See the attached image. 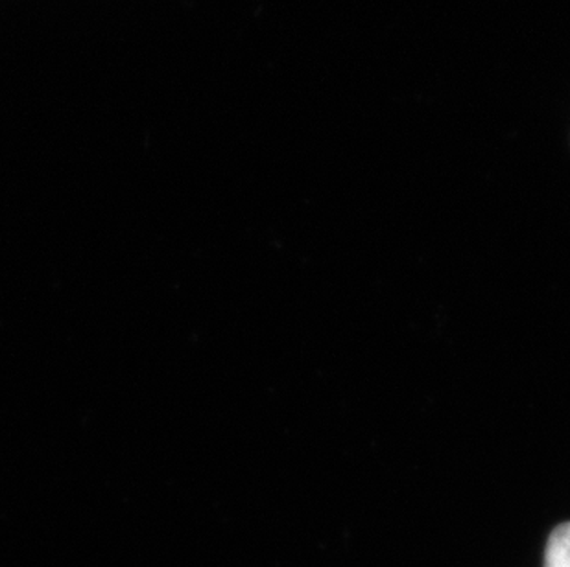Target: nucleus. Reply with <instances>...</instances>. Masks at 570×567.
<instances>
[{
  "instance_id": "obj_1",
  "label": "nucleus",
  "mask_w": 570,
  "mask_h": 567,
  "mask_svg": "<svg viewBox=\"0 0 570 567\" xmlns=\"http://www.w3.org/2000/svg\"><path fill=\"white\" fill-rule=\"evenodd\" d=\"M544 567H570V524L552 530L544 553Z\"/></svg>"
}]
</instances>
